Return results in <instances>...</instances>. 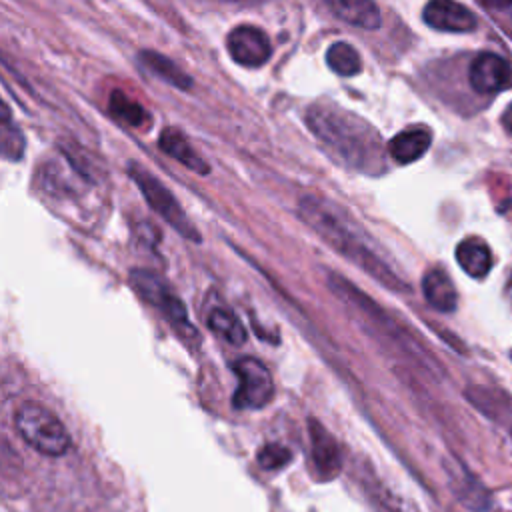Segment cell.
I'll use <instances>...</instances> for the list:
<instances>
[{
	"instance_id": "6da1fadb",
	"label": "cell",
	"mask_w": 512,
	"mask_h": 512,
	"mask_svg": "<svg viewBox=\"0 0 512 512\" xmlns=\"http://www.w3.org/2000/svg\"><path fill=\"white\" fill-rule=\"evenodd\" d=\"M300 218L318 232L334 250H338L344 258L352 260L356 266L366 270L378 282L390 286L392 290H400L402 282L388 268L382 256L376 252L372 238L352 222L340 206L332 204L326 198L318 196H302L298 202Z\"/></svg>"
},
{
	"instance_id": "7a4b0ae2",
	"label": "cell",
	"mask_w": 512,
	"mask_h": 512,
	"mask_svg": "<svg viewBox=\"0 0 512 512\" xmlns=\"http://www.w3.org/2000/svg\"><path fill=\"white\" fill-rule=\"evenodd\" d=\"M306 122L310 130L350 166L372 174L382 170L378 134L360 116L334 104L316 102L308 108Z\"/></svg>"
},
{
	"instance_id": "3957f363",
	"label": "cell",
	"mask_w": 512,
	"mask_h": 512,
	"mask_svg": "<svg viewBox=\"0 0 512 512\" xmlns=\"http://www.w3.org/2000/svg\"><path fill=\"white\" fill-rule=\"evenodd\" d=\"M14 424L22 440L44 456H62L70 448V434L64 424L36 402L20 404Z\"/></svg>"
},
{
	"instance_id": "277c9868",
	"label": "cell",
	"mask_w": 512,
	"mask_h": 512,
	"mask_svg": "<svg viewBox=\"0 0 512 512\" xmlns=\"http://www.w3.org/2000/svg\"><path fill=\"white\" fill-rule=\"evenodd\" d=\"M130 282L134 290L154 308H158L166 320L172 324V328L182 334V338H196L198 332L196 328L188 322V312L182 300L172 292L170 284L160 276L150 270H140L134 268L130 272Z\"/></svg>"
},
{
	"instance_id": "5b68a950",
	"label": "cell",
	"mask_w": 512,
	"mask_h": 512,
	"mask_svg": "<svg viewBox=\"0 0 512 512\" xmlns=\"http://www.w3.org/2000/svg\"><path fill=\"white\" fill-rule=\"evenodd\" d=\"M128 174L132 176V180L136 182V186L140 188L142 196L146 198V202L152 206V210L156 214H160L174 230H178L186 240L192 242H200V232L196 230V226L192 224V220L186 216V212L180 208L178 200L172 196V192L160 182L156 180L146 168H142L136 162H128L126 166Z\"/></svg>"
},
{
	"instance_id": "8992f818",
	"label": "cell",
	"mask_w": 512,
	"mask_h": 512,
	"mask_svg": "<svg viewBox=\"0 0 512 512\" xmlns=\"http://www.w3.org/2000/svg\"><path fill=\"white\" fill-rule=\"evenodd\" d=\"M232 370L238 376V388L232 396L234 408L256 410L264 408L272 400L274 382L270 370L262 360L244 356L232 364Z\"/></svg>"
},
{
	"instance_id": "52a82bcc",
	"label": "cell",
	"mask_w": 512,
	"mask_h": 512,
	"mask_svg": "<svg viewBox=\"0 0 512 512\" xmlns=\"http://www.w3.org/2000/svg\"><path fill=\"white\" fill-rule=\"evenodd\" d=\"M226 48L234 62L248 68L262 66L272 54V46L266 32L252 24L234 26L226 36Z\"/></svg>"
},
{
	"instance_id": "ba28073f",
	"label": "cell",
	"mask_w": 512,
	"mask_h": 512,
	"mask_svg": "<svg viewBox=\"0 0 512 512\" xmlns=\"http://www.w3.org/2000/svg\"><path fill=\"white\" fill-rule=\"evenodd\" d=\"M512 78L510 64L494 54V52H480L468 68V80L474 92L478 94H494L508 86Z\"/></svg>"
},
{
	"instance_id": "9c48e42d",
	"label": "cell",
	"mask_w": 512,
	"mask_h": 512,
	"mask_svg": "<svg viewBox=\"0 0 512 512\" xmlns=\"http://www.w3.org/2000/svg\"><path fill=\"white\" fill-rule=\"evenodd\" d=\"M424 22L442 32H470L476 28V16L462 4L450 0H434L424 6Z\"/></svg>"
},
{
	"instance_id": "30bf717a",
	"label": "cell",
	"mask_w": 512,
	"mask_h": 512,
	"mask_svg": "<svg viewBox=\"0 0 512 512\" xmlns=\"http://www.w3.org/2000/svg\"><path fill=\"white\" fill-rule=\"evenodd\" d=\"M158 148L200 176H206L210 172V164L196 152V148L188 142V138L174 126H168L160 132Z\"/></svg>"
},
{
	"instance_id": "8fae6325",
	"label": "cell",
	"mask_w": 512,
	"mask_h": 512,
	"mask_svg": "<svg viewBox=\"0 0 512 512\" xmlns=\"http://www.w3.org/2000/svg\"><path fill=\"white\" fill-rule=\"evenodd\" d=\"M432 142V132L426 126H410L398 132L388 142V154L398 164H412L426 154Z\"/></svg>"
},
{
	"instance_id": "7c38bea8",
	"label": "cell",
	"mask_w": 512,
	"mask_h": 512,
	"mask_svg": "<svg viewBox=\"0 0 512 512\" xmlns=\"http://www.w3.org/2000/svg\"><path fill=\"white\" fill-rule=\"evenodd\" d=\"M422 294L426 302L438 312H452L458 302L456 288L444 270H428L422 278Z\"/></svg>"
},
{
	"instance_id": "4fadbf2b",
	"label": "cell",
	"mask_w": 512,
	"mask_h": 512,
	"mask_svg": "<svg viewBox=\"0 0 512 512\" xmlns=\"http://www.w3.org/2000/svg\"><path fill=\"white\" fill-rule=\"evenodd\" d=\"M326 8L340 20L366 30H374L382 22L378 6L368 0H336L326 2Z\"/></svg>"
},
{
	"instance_id": "5bb4252c",
	"label": "cell",
	"mask_w": 512,
	"mask_h": 512,
	"mask_svg": "<svg viewBox=\"0 0 512 512\" xmlns=\"http://www.w3.org/2000/svg\"><path fill=\"white\" fill-rule=\"evenodd\" d=\"M458 266L472 278H482L492 268V252L480 238H466L456 246Z\"/></svg>"
},
{
	"instance_id": "9a60e30c",
	"label": "cell",
	"mask_w": 512,
	"mask_h": 512,
	"mask_svg": "<svg viewBox=\"0 0 512 512\" xmlns=\"http://www.w3.org/2000/svg\"><path fill=\"white\" fill-rule=\"evenodd\" d=\"M138 58H140L142 66H146L152 74H156L164 82H168V84H172L180 90L192 88V78L180 66H176L170 58H166L164 54L154 52V50H142L138 54Z\"/></svg>"
},
{
	"instance_id": "2e32d148",
	"label": "cell",
	"mask_w": 512,
	"mask_h": 512,
	"mask_svg": "<svg viewBox=\"0 0 512 512\" xmlns=\"http://www.w3.org/2000/svg\"><path fill=\"white\" fill-rule=\"evenodd\" d=\"M208 326L212 332H216L220 338H224L226 342L240 346L246 340V330L242 326V322L238 320V316L226 308V306H214L208 312Z\"/></svg>"
},
{
	"instance_id": "e0dca14e",
	"label": "cell",
	"mask_w": 512,
	"mask_h": 512,
	"mask_svg": "<svg viewBox=\"0 0 512 512\" xmlns=\"http://www.w3.org/2000/svg\"><path fill=\"white\" fill-rule=\"evenodd\" d=\"M326 64L340 76H356L362 70V58L358 50L348 42H334L326 50Z\"/></svg>"
},
{
	"instance_id": "ac0fdd59",
	"label": "cell",
	"mask_w": 512,
	"mask_h": 512,
	"mask_svg": "<svg viewBox=\"0 0 512 512\" xmlns=\"http://www.w3.org/2000/svg\"><path fill=\"white\" fill-rule=\"evenodd\" d=\"M108 106H110V112L120 118L122 122L134 126V128H142L144 124L150 122V116L148 112L134 100L130 98L128 94H124L122 90H112L110 92V98H108Z\"/></svg>"
},
{
	"instance_id": "d6986e66",
	"label": "cell",
	"mask_w": 512,
	"mask_h": 512,
	"mask_svg": "<svg viewBox=\"0 0 512 512\" xmlns=\"http://www.w3.org/2000/svg\"><path fill=\"white\" fill-rule=\"evenodd\" d=\"M0 144H2V156L6 160H20L24 154V136L20 128L12 122L8 106H4L2 122H0Z\"/></svg>"
},
{
	"instance_id": "ffe728a7",
	"label": "cell",
	"mask_w": 512,
	"mask_h": 512,
	"mask_svg": "<svg viewBox=\"0 0 512 512\" xmlns=\"http://www.w3.org/2000/svg\"><path fill=\"white\" fill-rule=\"evenodd\" d=\"M312 442H314V456L320 466H334L338 460V448L334 440L326 434L322 426L312 422Z\"/></svg>"
},
{
	"instance_id": "44dd1931",
	"label": "cell",
	"mask_w": 512,
	"mask_h": 512,
	"mask_svg": "<svg viewBox=\"0 0 512 512\" xmlns=\"http://www.w3.org/2000/svg\"><path fill=\"white\" fill-rule=\"evenodd\" d=\"M258 460L264 468H278L290 460V450L282 444H268L260 450Z\"/></svg>"
},
{
	"instance_id": "7402d4cb",
	"label": "cell",
	"mask_w": 512,
	"mask_h": 512,
	"mask_svg": "<svg viewBox=\"0 0 512 512\" xmlns=\"http://www.w3.org/2000/svg\"><path fill=\"white\" fill-rule=\"evenodd\" d=\"M502 124H504V128L512 134V102L506 106V110H504V114H502Z\"/></svg>"
},
{
	"instance_id": "603a6c76",
	"label": "cell",
	"mask_w": 512,
	"mask_h": 512,
	"mask_svg": "<svg viewBox=\"0 0 512 512\" xmlns=\"http://www.w3.org/2000/svg\"><path fill=\"white\" fill-rule=\"evenodd\" d=\"M506 298H508L510 304H512V276H510L508 282H506Z\"/></svg>"
}]
</instances>
